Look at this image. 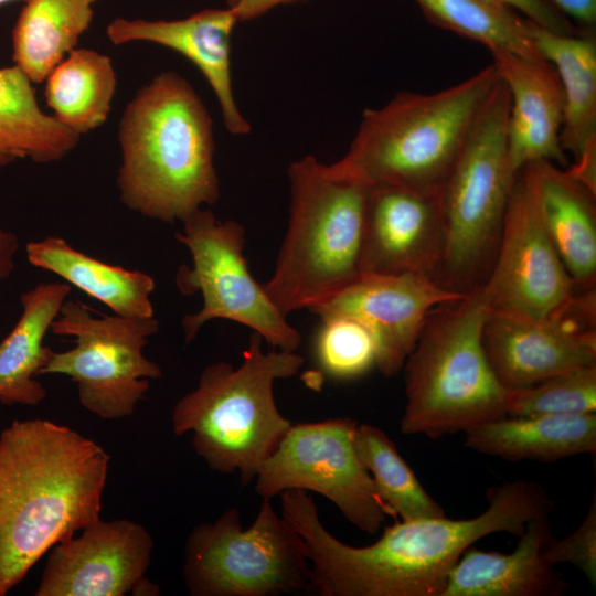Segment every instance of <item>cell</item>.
<instances>
[{
    "instance_id": "7a4b0ae2",
    "label": "cell",
    "mask_w": 596,
    "mask_h": 596,
    "mask_svg": "<svg viewBox=\"0 0 596 596\" xmlns=\"http://www.w3.org/2000/svg\"><path fill=\"white\" fill-rule=\"evenodd\" d=\"M109 461L96 441L47 419L14 421L0 433V596L100 519Z\"/></svg>"
},
{
    "instance_id": "4316f807",
    "label": "cell",
    "mask_w": 596,
    "mask_h": 596,
    "mask_svg": "<svg viewBox=\"0 0 596 596\" xmlns=\"http://www.w3.org/2000/svg\"><path fill=\"white\" fill-rule=\"evenodd\" d=\"M97 0H28L12 29V62L33 84L51 71L89 29Z\"/></svg>"
},
{
    "instance_id": "d590c367",
    "label": "cell",
    "mask_w": 596,
    "mask_h": 596,
    "mask_svg": "<svg viewBox=\"0 0 596 596\" xmlns=\"http://www.w3.org/2000/svg\"><path fill=\"white\" fill-rule=\"evenodd\" d=\"M18 249V236L0 225V281L13 273Z\"/></svg>"
},
{
    "instance_id": "1f68e13d",
    "label": "cell",
    "mask_w": 596,
    "mask_h": 596,
    "mask_svg": "<svg viewBox=\"0 0 596 596\" xmlns=\"http://www.w3.org/2000/svg\"><path fill=\"white\" fill-rule=\"evenodd\" d=\"M585 413H596V362L508 392L509 416Z\"/></svg>"
},
{
    "instance_id": "74e56055",
    "label": "cell",
    "mask_w": 596,
    "mask_h": 596,
    "mask_svg": "<svg viewBox=\"0 0 596 596\" xmlns=\"http://www.w3.org/2000/svg\"><path fill=\"white\" fill-rule=\"evenodd\" d=\"M226 3V7L228 8H235L237 4H240L243 0H224Z\"/></svg>"
},
{
    "instance_id": "d4e9b609",
    "label": "cell",
    "mask_w": 596,
    "mask_h": 596,
    "mask_svg": "<svg viewBox=\"0 0 596 596\" xmlns=\"http://www.w3.org/2000/svg\"><path fill=\"white\" fill-rule=\"evenodd\" d=\"M25 254L32 266L57 275L103 302L114 315L138 319L155 317L150 296L156 283L143 272L96 259L54 235L29 242Z\"/></svg>"
},
{
    "instance_id": "30bf717a",
    "label": "cell",
    "mask_w": 596,
    "mask_h": 596,
    "mask_svg": "<svg viewBox=\"0 0 596 596\" xmlns=\"http://www.w3.org/2000/svg\"><path fill=\"white\" fill-rule=\"evenodd\" d=\"M175 240L190 252L192 266L181 265L175 285L183 295L200 292L202 308L182 318L184 342L191 343L201 328L213 319L246 326L277 350L296 352L301 336L252 276L243 254L244 226L220 221L212 211L199 209L183 222Z\"/></svg>"
},
{
    "instance_id": "44dd1931",
    "label": "cell",
    "mask_w": 596,
    "mask_h": 596,
    "mask_svg": "<svg viewBox=\"0 0 596 596\" xmlns=\"http://www.w3.org/2000/svg\"><path fill=\"white\" fill-rule=\"evenodd\" d=\"M513 552L469 546L440 596H562L567 583L546 557L553 540L549 517L531 520Z\"/></svg>"
},
{
    "instance_id": "9c48e42d",
    "label": "cell",
    "mask_w": 596,
    "mask_h": 596,
    "mask_svg": "<svg viewBox=\"0 0 596 596\" xmlns=\"http://www.w3.org/2000/svg\"><path fill=\"white\" fill-rule=\"evenodd\" d=\"M262 499L243 528L237 507L194 526L184 545L183 578L192 596L315 595L302 538Z\"/></svg>"
},
{
    "instance_id": "277c9868",
    "label": "cell",
    "mask_w": 596,
    "mask_h": 596,
    "mask_svg": "<svg viewBox=\"0 0 596 596\" xmlns=\"http://www.w3.org/2000/svg\"><path fill=\"white\" fill-rule=\"evenodd\" d=\"M500 81L496 65L430 94L396 93L364 109L333 166L366 187L439 193L482 107Z\"/></svg>"
},
{
    "instance_id": "484cf974",
    "label": "cell",
    "mask_w": 596,
    "mask_h": 596,
    "mask_svg": "<svg viewBox=\"0 0 596 596\" xmlns=\"http://www.w3.org/2000/svg\"><path fill=\"white\" fill-rule=\"evenodd\" d=\"M79 138L41 109L34 84L18 66L0 67V171L18 160L60 161Z\"/></svg>"
},
{
    "instance_id": "603a6c76",
    "label": "cell",
    "mask_w": 596,
    "mask_h": 596,
    "mask_svg": "<svg viewBox=\"0 0 596 596\" xmlns=\"http://www.w3.org/2000/svg\"><path fill=\"white\" fill-rule=\"evenodd\" d=\"M465 445L505 460L557 461L596 451V413L501 416L465 432Z\"/></svg>"
},
{
    "instance_id": "ffe728a7",
    "label": "cell",
    "mask_w": 596,
    "mask_h": 596,
    "mask_svg": "<svg viewBox=\"0 0 596 596\" xmlns=\"http://www.w3.org/2000/svg\"><path fill=\"white\" fill-rule=\"evenodd\" d=\"M539 54L557 72L564 95L561 143L574 158L567 171L596 193V36L561 34L528 20Z\"/></svg>"
},
{
    "instance_id": "ba28073f",
    "label": "cell",
    "mask_w": 596,
    "mask_h": 596,
    "mask_svg": "<svg viewBox=\"0 0 596 596\" xmlns=\"http://www.w3.org/2000/svg\"><path fill=\"white\" fill-rule=\"evenodd\" d=\"M509 108L500 78L439 191L443 252L435 280L456 292L479 288L497 254L515 177L507 159Z\"/></svg>"
},
{
    "instance_id": "9a60e30c",
    "label": "cell",
    "mask_w": 596,
    "mask_h": 596,
    "mask_svg": "<svg viewBox=\"0 0 596 596\" xmlns=\"http://www.w3.org/2000/svg\"><path fill=\"white\" fill-rule=\"evenodd\" d=\"M153 541L141 524L98 519L52 547L35 596H155L146 578Z\"/></svg>"
},
{
    "instance_id": "d6986e66",
    "label": "cell",
    "mask_w": 596,
    "mask_h": 596,
    "mask_svg": "<svg viewBox=\"0 0 596 596\" xmlns=\"http://www.w3.org/2000/svg\"><path fill=\"white\" fill-rule=\"evenodd\" d=\"M505 84L510 108L507 127V159L512 175L529 163L546 160L567 166L561 143L564 95L554 66L543 57L491 53Z\"/></svg>"
},
{
    "instance_id": "4dcf8cb0",
    "label": "cell",
    "mask_w": 596,
    "mask_h": 596,
    "mask_svg": "<svg viewBox=\"0 0 596 596\" xmlns=\"http://www.w3.org/2000/svg\"><path fill=\"white\" fill-rule=\"evenodd\" d=\"M312 354L316 364L330 379L351 381L376 366L373 334L354 317L329 312L318 316Z\"/></svg>"
},
{
    "instance_id": "836d02e7",
    "label": "cell",
    "mask_w": 596,
    "mask_h": 596,
    "mask_svg": "<svg viewBox=\"0 0 596 596\" xmlns=\"http://www.w3.org/2000/svg\"><path fill=\"white\" fill-rule=\"evenodd\" d=\"M509 7L536 23L538 25L561 34L583 33L567 17L560 12L547 0H491Z\"/></svg>"
},
{
    "instance_id": "6da1fadb",
    "label": "cell",
    "mask_w": 596,
    "mask_h": 596,
    "mask_svg": "<svg viewBox=\"0 0 596 596\" xmlns=\"http://www.w3.org/2000/svg\"><path fill=\"white\" fill-rule=\"evenodd\" d=\"M279 497L280 514L306 544L320 596H440L469 546L498 532L520 536L531 520L549 517L555 507L540 483L507 481L487 489L488 508L477 517L396 521L374 543L352 546L323 525L307 491Z\"/></svg>"
},
{
    "instance_id": "52a82bcc",
    "label": "cell",
    "mask_w": 596,
    "mask_h": 596,
    "mask_svg": "<svg viewBox=\"0 0 596 596\" xmlns=\"http://www.w3.org/2000/svg\"><path fill=\"white\" fill-rule=\"evenodd\" d=\"M488 313L480 288L429 313L402 369V434L439 438L507 415L509 390L482 344Z\"/></svg>"
},
{
    "instance_id": "3957f363",
    "label": "cell",
    "mask_w": 596,
    "mask_h": 596,
    "mask_svg": "<svg viewBox=\"0 0 596 596\" xmlns=\"http://www.w3.org/2000/svg\"><path fill=\"white\" fill-rule=\"evenodd\" d=\"M121 203L142 216L183 222L220 199L212 117L191 83L167 71L141 86L118 124Z\"/></svg>"
},
{
    "instance_id": "8d00e7d4",
    "label": "cell",
    "mask_w": 596,
    "mask_h": 596,
    "mask_svg": "<svg viewBox=\"0 0 596 596\" xmlns=\"http://www.w3.org/2000/svg\"><path fill=\"white\" fill-rule=\"evenodd\" d=\"M306 0H243L234 9L240 21L257 19L268 11L286 4H292Z\"/></svg>"
},
{
    "instance_id": "8992f818",
    "label": "cell",
    "mask_w": 596,
    "mask_h": 596,
    "mask_svg": "<svg viewBox=\"0 0 596 596\" xmlns=\"http://www.w3.org/2000/svg\"><path fill=\"white\" fill-rule=\"evenodd\" d=\"M263 341L253 332L236 368L225 361L205 366L196 387L171 414L173 433H191L193 448L207 467L238 472L243 486L254 481L291 426L276 405L274 384L296 375L304 364L297 352H265Z\"/></svg>"
},
{
    "instance_id": "7402d4cb",
    "label": "cell",
    "mask_w": 596,
    "mask_h": 596,
    "mask_svg": "<svg viewBox=\"0 0 596 596\" xmlns=\"http://www.w3.org/2000/svg\"><path fill=\"white\" fill-rule=\"evenodd\" d=\"M539 211L576 292L596 283V193L567 169L541 160L525 166Z\"/></svg>"
},
{
    "instance_id": "f546056e",
    "label": "cell",
    "mask_w": 596,
    "mask_h": 596,
    "mask_svg": "<svg viewBox=\"0 0 596 596\" xmlns=\"http://www.w3.org/2000/svg\"><path fill=\"white\" fill-rule=\"evenodd\" d=\"M435 25L485 45L491 53L542 57L528 31V19L491 0H415Z\"/></svg>"
},
{
    "instance_id": "d6a6232c",
    "label": "cell",
    "mask_w": 596,
    "mask_h": 596,
    "mask_svg": "<svg viewBox=\"0 0 596 596\" xmlns=\"http://www.w3.org/2000/svg\"><path fill=\"white\" fill-rule=\"evenodd\" d=\"M546 557L553 565L571 563L596 586V494L581 524L564 539L551 541Z\"/></svg>"
},
{
    "instance_id": "f1b7e54d",
    "label": "cell",
    "mask_w": 596,
    "mask_h": 596,
    "mask_svg": "<svg viewBox=\"0 0 596 596\" xmlns=\"http://www.w3.org/2000/svg\"><path fill=\"white\" fill-rule=\"evenodd\" d=\"M354 441L358 455L392 518L414 521L446 517L443 507L424 489L395 444L381 428L358 424Z\"/></svg>"
},
{
    "instance_id": "4fadbf2b",
    "label": "cell",
    "mask_w": 596,
    "mask_h": 596,
    "mask_svg": "<svg viewBox=\"0 0 596 596\" xmlns=\"http://www.w3.org/2000/svg\"><path fill=\"white\" fill-rule=\"evenodd\" d=\"M479 288L489 311L529 319L557 313L576 294L542 222L526 167L514 177L497 254Z\"/></svg>"
},
{
    "instance_id": "7c38bea8",
    "label": "cell",
    "mask_w": 596,
    "mask_h": 596,
    "mask_svg": "<svg viewBox=\"0 0 596 596\" xmlns=\"http://www.w3.org/2000/svg\"><path fill=\"white\" fill-rule=\"evenodd\" d=\"M356 426L350 417L291 424L258 469L256 493L272 500L286 490L316 492L359 530L377 534L392 514L358 455Z\"/></svg>"
},
{
    "instance_id": "8fae6325",
    "label": "cell",
    "mask_w": 596,
    "mask_h": 596,
    "mask_svg": "<svg viewBox=\"0 0 596 596\" xmlns=\"http://www.w3.org/2000/svg\"><path fill=\"white\" fill-rule=\"evenodd\" d=\"M158 329L155 317H97L83 302L66 299L51 331L72 337L75 345L62 352L53 350L40 375L68 376L77 384L82 406L103 419L130 416L145 398L149 380L162 374L142 351Z\"/></svg>"
},
{
    "instance_id": "83f0119b",
    "label": "cell",
    "mask_w": 596,
    "mask_h": 596,
    "mask_svg": "<svg viewBox=\"0 0 596 596\" xmlns=\"http://www.w3.org/2000/svg\"><path fill=\"white\" fill-rule=\"evenodd\" d=\"M116 87L111 58L92 49L76 47L46 77L44 96L52 115L82 136L106 123Z\"/></svg>"
},
{
    "instance_id": "e0dca14e",
    "label": "cell",
    "mask_w": 596,
    "mask_h": 596,
    "mask_svg": "<svg viewBox=\"0 0 596 596\" xmlns=\"http://www.w3.org/2000/svg\"><path fill=\"white\" fill-rule=\"evenodd\" d=\"M441 252L439 193L368 187L362 275L417 274L435 279Z\"/></svg>"
},
{
    "instance_id": "5bb4252c",
    "label": "cell",
    "mask_w": 596,
    "mask_h": 596,
    "mask_svg": "<svg viewBox=\"0 0 596 596\" xmlns=\"http://www.w3.org/2000/svg\"><path fill=\"white\" fill-rule=\"evenodd\" d=\"M595 288L576 292L557 313L529 319L489 311L482 329L488 361L508 390L534 385L596 362Z\"/></svg>"
},
{
    "instance_id": "2e32d148",
    "label": "cell",
    "mask_w": 596,
    "mask_h": 596,
    "mask_svg": "<svg viewBox=\"0 0 596 596\" xmlns=\"http://www.w3.org/2000/svg\"><path fill=\"white\" fill-rule=\"evenodd\" d=\"M466 295L424 275H362L310 311L344 313L365 324L376 343L375 368L390 377L402 371L429 313Z\"/></svg>"
},
{
    "instance_id": "ac0fdd59",
    "label": "cell",
    "mask_w": 596,
    "mask_h": 596,
    "mask_svg": "<svg viewBox=\"0 0 596 596\" xmlns=\"http://www.w3.org/2000/svg\"><path fill=\"white\" fill-rule=\"evenodd\" d=\"M240 22L234 9L213 8L177 20L115 18L106 26L114 45L148 42L189 60L205 77L221 108L225 129L243 136L251 125L236 103L232 82V35Z\"/></svg>"
},
{
    "instance_id": "f35d334b",
    "label": "cell",
    "mask_w": 596,
    "mask_h": 596,
    "mask_svg": "<svg viewBox=\"0 0 596 596\" xmlns=\"http://www.w3.org/2000/svg\"><path fill=\"white\" fill-rule=\"evenodd\" d=\"M13 1H22L23 3L26 2L28 0H0V7L1 6H4V4H8L10 2H13Z\"/></svg>"
},
{
    "instance_id": "e575fe53",
    "label": "cell",
    "mask_w": 596,
    "mask_h": 596,
    "mask_svg": "<svg viewBox=\"0 0 596 596\" xmlns=\"http://www.w3.org/2000/svg\"><path fill=\"white\" fill-rule=\"evenodd\" d=\"M582 32L595 34L596 0H547Z\"/></svg>"
},
{
    "instance_id": "5b68a950",
    "label": "cell",
    "mask_w": 596,
    "mask_h": 596,
    "mask_svg": "<svg viewBox=\"0 0 596 596\" xmlns=\"http://www.w3.org/2000/svg\"><path fill=\"white\" fill-rule=\"evenodd\" d=\"M289 216L263 287L287 317L312 309L361 277L368 187L305 156L288 167Z\"/></svg>"
},
{
    "instance_id": "cb8c5ba5",
    "label": "cell",
    "mask_w": 596,
    "mask_h": 596,
    "mask_svg": "<svg viewBox=\"0 0 596 596\" xmlns=\"http://www.w3.org/2000/svg\"><path fill=\"white\" fill-rule=\"evenodd\" d=\"M71 289L65 281H52L21 294L20 318L0 342V403L36 406L45 398L46 391L35 377L53 350L43 340Z\"/></svg>"
}]
</instances>
